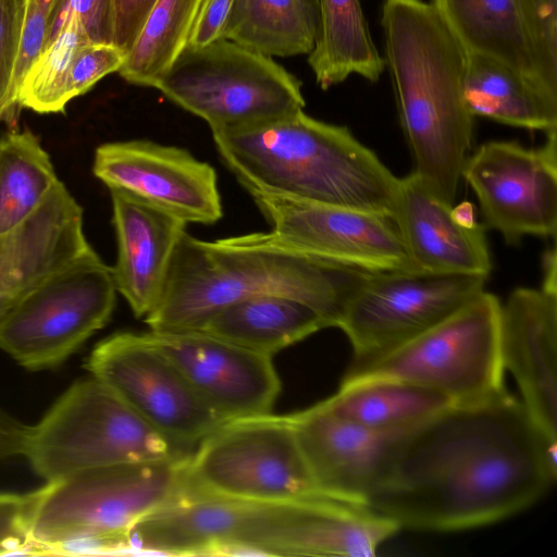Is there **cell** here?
<instances>
[{
  "mask_svg": "<svg viewBox=\"0 0 557 557\" xmlns=\"http://www.w3.org/2000/svg\"><path fill=\"white\" fill-rule=\"evenodd\" d=\"M2 116H3V115H2V113L0 112V119H1Z\"/></svg>",
  "mask_w": 557,
  "mask_h": 557,
  "instance_id": "obj_41",
  "label": "cell"
},
{
  "mask_svg": "<svg viewBox=\"0 0 557 557\" xmlns=\"http://www.w3.org/2000/svg\"><path fill=\"white\" fill-rule=\"evenodd\" d=\"M86 368L150 426L187 449L230 421L195 392L150 332L107 337Z\"/></svg>",
  "mask_w": 557,
  "mask_h": 557,
  "instance_id": "obj_13",
  "label": "cell"
},
{
  "mask_svg": "<svg viewBox=\"0 0 557 557\" xmlns=\"http://www.w3.org/2000/svg\"><path fill=\"white\" fill-rule=\"evenodd\" d=\"M71 15L78 20L91 42L113 44L114 0H60L44 48L58 35Z\"/></svg>",
  "mask_w": 557,
  "mask_h": 557,
  "instance_id": "obj_32",
  "label": "cell"
},
{
  "mask_svg": "<svg viewBox=\"0 0 557 557\" xmlns=\"http://www.w3.org/2000/svg\"><path fill=\"white\" fill-rule=\"evenodd\" d=\"M178 495L290 503L320 495L287 416L233 419L205 437L184 466Z\"/></svg>",
  "mask_w": 557,
  "mask_h": 557,
  "instance_id": "obj_7",
  "label": "cell"
},
{
  "mask_svg": "<svg viewBox=\"0 0 557 557\" xmlns=\"http://www.w3.org/2000/svg\"><path fill=\"white\" fill-rule=\"evenodd\" d=\"M27 432L28 425L0 408V461L23 455Z\"/></svg>",
  "mask_w": 557,
  "mask_h": 557,
  "instance_id": "obj_39",
  "label": "cell"
},
{
  "mask_svg": "<svg viewBox=\"0 0 557 557\" xmlns=\"http://www.w3.org/2000/svg\"><path fill=\"white\" fill-rule=\"evenodd\" d=\"M546 134L537 149L513 140L484 143L463 164L462 178L476 196L483 225L509 245L527 235H556L557 131Z\"/></svg>",
  "mask_w": 557,
  "mask_h": 557,
  "instance_id": "obj_14",
  "label": "cell"
},
{
  "mask_svg": "<svg viewBox=\"0 0 557 557\" xmlns=\"http://www.w3.org/2000/svg\"><path fill=\"white\" fill-rule=\"evenodd\" d=\"M232 2L233 0H205L202 2L193 26L188 48H201L223 39Z\"/></svg>",
  "mask_w": 557,
  "mask_h": 557,
  "instance_id": "obj_38",
  "label": "cell"
},
{
  "mask_svg": "<svg viewBox=\"0 0 557 557\" xmlns=\"http://www.w3.org/2000/svg\"><path fill=\"white\" fill-rule=\"evenodd\" d=\"M24 17L25 0H0V112L2 115L15 104L12 84Z\"/></svg>",
  "mask_w": 557,
  "mask_h": 557,
  "instance_id": "obj_33",
  "label": "cell"
},
{
  "mask_svg": "<svg viewBox=\"0 0 557 557\" xmlns=\"http://www.w3.org/2000/svg\"><path fill=\"white\" fill-rule=\"evenodd\" d=\"M393 218L419 270L488 276L492 261L483 223L461 222L453 205L413 171L398 180Z\"/></svg>",
  "mask_w": 557,
  "mask_h": 557,
  "instance_id": "obj_20",
  "label": "cell"
},
{
  "mask_svg": "<svg viewBox=\"0 0 557 557\" xmlns=\"http://www.w3.org/2000/svg\"><path fill=\"white\" fill-rule=\"evenodd\" d=\"M242 186L271 226L260 240L369 273L419 270L391 215Z\"/></svg>",
  "mask_w": 557,
  "mask_h": 557,
  "instance_id": "obj_12",
  "label": "cell"
},
{
  "mask_svg": "<svg viewBox=\"0 0 557 557\" xmlns=\"http://www.w3.org/2000/svg\"><path fill=\"white\" fill-rule=\"evenodd\" d=\"M320 495L368 505L393 447L405 431H375L346 420L320 401L288 414Z\"/></svg>",
  "mask_w": 557,
  "mask_h": 557,
  "instance_id": "obj_17",
  "label": "cell"
},
{
  "mask_svg": "<svg viewBox=\"0 0 557 557\" xmlns=\"http://www.w3.org/2000/svg\"><path fill=\"white\" fill-rule=\"evenodd\" d=\"M94 175L188 223L212 224L223 215L215 170L188 150L147 139L97 147Z\"/></svg>",
  "mask_w": 557,
  "mask_h": 557,
  "instance_id": "obj_15",
  "label": "cell"
},
{
  "mask_svg": "<svg viewBox=\"0 0 557 557\" xmlns=\"http://www.w3.org/2000/svg\"><path fill=\"white\" fill-rule=\"evenodd\" d=\"M463 97L473 116L545 133L557 131V97L490 58L467 53Z\"/></svg>",
  "mask_w": 557,
  "mask_h": 557,
  "instance_id": "obj_24",
  "label": "cell"
},
{
  "mask_svg": "<svg viewBox=\"0 0 557 557\" xmlns=\"http://www.w3.org/2000/svg\"><path fill=\"white\" fill-rule=\"evenodd\" d=\"M156 89L205 120L211 132L261 123L305 107L295 75L273 58L227 39L187 47Z\"/></svg>",
  "mask_w": 557,
  "mask_h": 557,
  "instance_id": "obj_8",
  "label": "cell"
},
{
  "mask_svg": "<svg viewBox=\"0 0 557 557\" xmlns=\"http://www.w3.org/2000/svg\"><path fill=\"white\" fill-rule=\"evenodd\" d=\"M381 25L413 172L454 205L473 136L463 97L467 52L424 0H384Z\"/></svg>",
  "mask_w": 557,
  "mask_h": 557,
  "instance_id": "obj_2",
  "label": "cell"
},
{
  "mask_svg": "<svg viewBox=\"0 0 557 557\" xmlns=\"http://www.w3.org/2000/svg\"><path fill=\"white\" fill-rule=\"evenodd\" d=\"M158 0H114L113 45L126 53Z\"/></svg>",
  "mask_w": 557,
  "mask_h": 557,
  "instance_id": "obj_37",
  "label": "cell"
},
{
  "mask_svg": "<svg viewBox=\"0 0 557 557\" xmlns=\"http://www.w3.org/2000/svg\"><path fill=\"white\" fill-rule=\"evenodd\" d=\"M322 403L346 420L386 432L409 430L454 405L440 392L389 377L342 380Z\"/></svg>",
  "mask_w": 557,
  "mask_h": 557,
  "instance_id": "obj_25",
  "label": "cell"
},
{
  "mask_svg": "<svg viewBox=\"0 0 557 557\" xmlns=\"http://www.w3.org/2000/svg\"><path fill=\"white\" fill-rule=\"evenodd\" d=\"M522 4L542 74L557 90V0H522Z\"/></svg>",
  "mask_w": 557,
  "mask_h": 557,
  "instance_id": "obj_31",
  "label": "cell"
},
{
  "mask_svg": "<svg viewBox=\"0 0 557 557\" xmlns=\"http://www.w3.org/2000/svg\"><path fill=\"white\" fill-rule=\"evenodd\" d=\"M319 23L318 0H233L223 39L270 58L309 54Z\"/></svg>",
  "mask_w": 557,
  "mask_h": 557,
  "instance_id": "obj_27",
  "label": "cell"
},
{
  "mask_svg": "<svg viewBox=\"0 0 557 557\" xmlns=\"http://www.w3.org/2000/svg\"><path fill=\"white\" fill-rule=\"evenodd\" d=\"M34 492L0 493V555L30 554L29 518Z\"/></svg>",
  "mask_w": 557,
  "mask_h": 557,
  "instance_id": "obj_36",
  "label": "cell"
},
{
  "mask_svg": "<svg viewBox=\"0 0 557 557\" xmlns=\"http://www.w3.org/2000/svg\"><path fill=\"white\" fill-rule=\"evenodd\" d=\"M319 33L308 63L326 90L357 74L377 82L386 69L359 0H318Z\"/></svg>",
  "mask_w": 557,
  "mask_h": 557,
  "instance_id": "obj_26",
  "label": "cell"
},
{
  "mask_svg": "<svg viewBox=\"0 0 557 557\" xmlns=\"http://www.w3.org/2000/svg\"><path fill=\"white\" fill-rule=\"evenodd\" d=\"M205 0H158L126 53L120 75L128 83L156 88L186 49Z\"/></svg>",
  "mask_w": 557,
  "mask_h": 557,
  "instance_id": "obj_28",
  "label": "cell"
},
{
  "mask_svg": "<svg viewBox=\"0 0 557 557\" xmlns=\"http://www.w3.org/2000/svg\"><path fill=\"white\" fill-rule=\"evenodd\" d=\"M500 300L483 290L457 312L343 380L389 377L440 392L454 404L476 403L505 389L499 352Z\"/></svg>",
  "mask_w": 557,
  "mask_h": 557,
  "instance_id": "obj_9",
  "label": "cell"
},
{
  "mask_svg": "<svg viewBox=\"0 0 557 557\" xmlns=\"http://www.w3.org/2000/svg\"><path fill=\"white\" fill-rule=\"evenodd\" d=\"M430 2L467 53L495 60L557 97L542 74L522 0Z\"/></svg>",
  "mask_w": 557,
  "mask_h": 557,
  "instance_id": "obj_22",
  "label": "cell"
},
{
  "mask_svg": "<svg viewBox=\"0 0 557 557\" xmlns=\"http://www.w3.org/2000/svg\"><path fill=\"white\" fill-rule=\"evenodd\" d=\"M91 42L78 20L71 15L23 75L15 103L38 113L63 112L70 96V71L78 50Z\"/></svg>",
  "mask_w": 557,
  "mask_h": 557,
  "instance_id": "obj_30",
  "label": "cell"
},
{
  "mask_svg": "<svg viewBox=\"0 0 557 557\" xmlns=\"http://www.w3.org/2000/svg\"><path fill=\"white\" fill-rule=\"evenodd\" d=\"M149 332L219 414L233 420L271 413L281 391L272 356L199 330Z\"/></svg>",
  "mask_w": 557,
  "mask_h": 557,
  "instance_id": "obj_16",
  "label": "cell"
},
{
  "mask_svg": "<svg viewBox=\"0 0 557 557\" xmlns=\"http://www.w3.org/2000/svg\"><path fill=\"white\" fill-rule=\"evenodd\" d=\"M92 251L83 209L59 181L30 215L0 233V324L45 281Z\"/></svg>",
  "mask_w": 557,
  "mask_h": 557,
  "instance_id": "obj_18",
  "label": "cell"
},
{
  "mask_svg": "<svg viewBox=\"0 0 557 557\" xmlns=\"http://www.w3.org/2000/svg\"><path fill=\"white\" fill-rule=\"evenodd\" d=\"M59 1L25 0L24 27L12 84L14 101L23 75L44 49Z\"/></svg>",
  "mask_w": 557,
  "mask_h": 557,
  "instance_id": "obj_35",
  "label": "cell"
},
{
  "mask_svg": "<svg viewBox=\"0 0 557 557\" xmlns=\"http://www.w3.org/2000/svg\"><path fill=\"white\" fill-rule=\"evenodd\" d=\"M330 326L321 312L304 301L287 296L262 295L224 306L198 330L249 350L273 356Z\"/></svg>",
  "mask_w": 557,
  "mask_h": 557,
  "instance_id": "obj_23",
  "label": "cell"
},
{
  "mask_svg": "<svg viewBox=\"0 0 557 557\" xmlns=\"http://www.w3.org/2000/svg\"><path fill=\"white\" fill-rule=\"evenodd\" d=\"M498 339L504 370L515 377L523 406L557 443V289H513L500 302Z\"/></svg>",
  "mask_w": 557,
  "mask_h": 557,
  "instance_id": "obj_19",
  "label": "cell"
},
{
  "mask_svg": "<svg viewBox=\"0 0 557 557\" xmlns=\"http://www.w3.org/2000/svg\"><path fill=\"white\" fill-rule=\"evenodd\" d=\"M126 52L113 44L88 42L74 58L70 71V96L75 98L88 91L106 75L119 72Z\"/></svg>",
  "mask_w": 557,
  "mask_h": 557,
  "instance_id": "obj_34",
  "label": "cell"
},
{
  "mask_svg": "<svg viewBox=\"0 0 557 557\" xmlns=\"http://www.w3.org/2000/svg\"><path fill=\"white\" fill-rule=\"evenodd\" d=\"M189 456L79 470L34 491L30 554L126 553L133 528L180 493Z\"/></svg>",
  "mask_w": 557,
  "mask_h": 557,
  "instance_id": "obj_5",
  "label": "cell"
},
{
  "mask_svg": "<svg viewBox=\"0 0 557 557\" xmlns=\"http://www.w3.org/2000/svg\"><path fill=\"white\" fill-rule=\"evenodd\" d=\"M193 451L159 433L90 376L72 384L28 426L22 456L49 482L84 469L180 459Z\"/></svg>",
  "mask_w": 557,
  "mask_h": 557,
  "instance_id": "obj_6",
  "label": "cell"
},
{
  "mask_svg": "<svg viewBox=\"0 0 557 557\" xmlns=\"http://www.w3.org/2000/svg\"><path fill=\"white\" fill-rule=\"evenodd\" d=\"M544 280L542 286L557 289L556 250H547L544 256Z\"/></svg>",
  "mask_w": 557,
  "mask_h": 557,
  "instance_id": "obj_40",
  "label": "cell"
},
{
  "mask_svg": "<svg viewBox=\"0 0 557 557\" xmlns=\"http://www.w3.org/2000/svg\"><path fill=\"white\" fill-rule=\"evenodd\" d=\"M117 256L112 268L117 293L137 318L157 306L186 223L127 191L109 189Z\"/></svg>",
  "mask_w": 557,
  "mask_h": 557,
  "instance_id": "obj_21",
  "label": "cell"
},
{
  "mask_svg": "<svg viewBox=\"0 0 557 557\" xmlns=\"http://www.w3.org/2000/svg\"><path fill=\"white\" fill-rule=\"evenodd\" d=\"M368 273L281 248L255 233L207 242L186 231L163 293L144 320L151 331L198 330L226 305L278 295L310 305L336 327L346 301Z\"/></svg>",
  "mask_w": 557,
  "mask_h": 557,
  "instance_id": "obj_3",
  "label": "cell"
},
{
  "mask_svg": "<svg viewBox=\"0 0 557 557\" xmlns=\"http://www.w3.org/2000/svg\"><path fill=\"white\" fill-rule=\"evenodd\" d=\"M486 280L422 270L368 273L336 326L352 347L348 370L377 360L447 319L480 295Z\"/></svg>",
  "mask_w": 557,
  "mask_h": 557,
  "instance_id": "obj_11",
  "label": "cell"
},
{
  "mask_svg": "<svg viewBox=\"0 0 557 557\" xmlns=\"http://www.w3.org/2000/svg\"><path fill=\"white\" fill-rule=\"evenodd\" d=\"M39 139L29 131L0 138V233L30 215L59 182Z\"/></svg>",
  "mask_w": 557,
  "mask_h": 557,
  "instance_id": "obj_29",
  "label": "cell"
},
{
  "mask_svg": "<svg viewBox=\"0 0 557 557\" xmlns=\"http://www.w3.org/2000/svg\"><path fill=\"white\" fill-rule=\"evenodd\" d=\"M239 184L307 201L394 215L398 180L343 125L302 110L212 132Z\"/></svg>",
  "mask_w": 557,
  "mask_h": 557,
  "instance_id": "obj_4",
  "label": "cell"
},
{
  "mask_svg": "<svg viewBox=\"0 0 557 557\" xmlns=\"http://www.w3.org/2000/svg\"><path fill=\"white\" fill-rule=\"evenodd\" d=\"M116 288L112 268L94 250L27 295L0 324V349L40 371L67 359L110 320Z\"/></svg>",
  "mask_w": 557,
  "mask_h": 557,
  "instance_id": "obj_10",
  "label": "cell"
},
{
  "mask_svg": "<svg viewBox=\"0 0 557 557\" xmlns=\"http://www.w3.org/2000/svg\"><path fill=\"white\" fill-rule=\"evenodd\" d=\"M557 478V443L506 391L404 432L368 505L397 525L456 531L511 517Z\"/></svg>",
  "mask_w": 557,
  "mask_h": 557,
  "instance_id": "obj_1",
  "label": "cell"
}]
</instances>
